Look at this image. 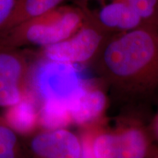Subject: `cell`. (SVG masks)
I'll use <instances>...</instances> for the list:
<instances>
[{
	"mask_svg": "<svg viewBox=\"0 0 158 158\" xmlns=\"http://www.w3.org/2000/svg\"><path fill=\"white\" fill-rule=\"evenodd\" d=\"M65 0H18L13 15L5 29L37 17L62 5ZM1 33V32H0Z\"/></svg>",
	"mask_w": 158,
	"mask_h": 158,
	"instance_id": "cell-10",
	"label": "cell"
},
{
	"mask_svg": "<svg viewBox=\"0 0 158 158\" xmlns=\"http://www.w3.org/2000/svg\"><path fill=\"white\" fill-rule=\"evenodd\" d=\"M0 158H23L22 136L0 116Z\"/></svg>",
	"mask_w": 158,
	"mask_h": 158,
	"instance_id": "cell-11",
	"label": "cell"
},
{
	"mask_svg": "<svg viewBox=\"0 0 158 158\" xmlns=\"http://www.w3.org/2000/svg\"><path fill=\"white\" fill-rule=\"evenodd\" d=\"M81 158H116V141L108 116L78 127Z\"/></svg>",
	"mask_w": 158,
	"mask_h": 158,
	"instance_id": "cell-9",
	"label": "cell"
},
{
	"mask_svg": "<svg viewBox=\"0 0 158 158\" xmlns=\"http://www.w3.org/2000/svg\"><path fill=\"white\" fill-rule=\"evenodd\" d=\"M111 35L85 18L81 27L64 40L40 48V58L61 64H90Z\"/></svg>",
	"mask_w": 158,
	"mask_h": 158,
	"instance_id": "cell-4",
	"label": "cell"
},
{
	"mask_svg": "<svg viewBox=\"0 0 158 158\" xmlns=\"http://www.w3.org/2000/svg\"><path fill=\"white\" fill-rule=\"evenodd\" d=\"M32 59L22 48L0 44V109L19 106L27 98Z\"/></svg>",
	"mask_w": 158,
	"mask_h": 158,
	"instance_id": "cell-5",
	"label": "cell"
},
{
	"mask_svg": "<svg viewBox=\"0 0 158 158\" xmlns=\"http://www.w3.org/2000/svg\"><path fill=\"white\" fill-rule=\"evenodd\" d=\"M151 125L155 137L156 139L158 140V110L157 113L155 114V116L152 117Z\"/></svg>",
	"mask_w": 158,
	"mask_h": 158,
	"instance_id": "cell-14",
	"label": "cell"
},
{
	"mask_svg": "<svg viewBox=\"0 0 158 158\" xmlns=\"http://www.w3.org/2000/svg\"><path fill=\"white\" fill-rule=\"evenodd\" d=\"M90 64L119 109L149 110L158 102V27L111 35Z\"/></svg>",
	"mask_w": 158,
	"mask_h": 158,
	"instance_id": "cell-1",
	"label": "cell"
},
{
	"mask_svg": "<svg viewBox=\"0 0 158 158\" xmlns=\"http://www.w3.org/2000/svg\"><path fill=\"white\" fill-rule=\"evenodd\" d=\"M23 158H81L77 133L67 127L41 128L22 136Z\"/></svg>",
	"mask_w": 158,
	"mask_h": 158,
	"instance_id": "cell-6",
	"label": "cell"
},
{
	"mask_svg": "<svg viewBox=\"0 0 158 158\" xmlns=\"http://www.w3.org/2000/svg\"><path fill=\"white\" fill-rule=\"evenodd\" d=\"M151 158H158V152L157 153H155Z\"/></svg>",
	"mask_w": 158,
	"mask_h": 158,
	"instance_id": "cell-15",
	"label": "cell"
},
{
	"mask_svg": "<svg viewBox=\"0 0 158 158\" xmlns=\"http://www.w3.org/2000/svg\"><path fill=\"white\" fill-rule=\"evenodd\" d=\"M144 25L158 27V0H125Z\"/></svg>",
	"mask_w": 158,
	"mask_h": 158,
	"instance_id": "cell-12",
	"label": "cell"
},
{
	"mask_svg": "<svg viewBox=\"0 0 158 158\" xmlns=\"http://www.w3.org/2000/svg\"><path fill=\"white\" fill-rule=\"evenodd\" d=\"M18 0H0V32L8 23Z\"/></svg>",
	"mask_w": 158,
	"mask_h": 158,
	"instance_id": "cell-13",
	"label": "cell"
},
{
	"mask_svg": "<svg viewBox=\"0 0 158 158\" xmlns=\"http://www.w3.org/2000/svg\"><path fill=\"white\" fill-rule=\"evenodd\" d=\"M78 6L61 5L0 33V44L16 48L54 45L73 35L84 22Z\"/></svg>",
	"mask_w": 158,
	"mask_h": 158,
	"instance_id": "cell-2",
	"label": "cell"
},
{
	"mask_svg": "<svg viewBox=\"0 0 158 158\" xmlns=\"http://www.w3.org/2000/svg\"><path fill=\"white\" fill-rule=\"evenodd\" d=\"M70 102L71 124L81 127L107 116L109 95L98 81L82 85Z\"/></svg>",
	"mask_w": 158,
	"mask_h": 158,
	"instance_id": "cell-8",
	"label": "cell"
},
{
	"mask_svg": "<svg viewBox=\"0 0 158 158\" xmlns=\"http://www.w3.org/2000/svg\"><path fill=\"white\" fill-rule=\"evenodd\" d=\"M149 110L124 108L114 119L116 158H151L158 147L151 125Z\"/></svg>",
	"mask_w": 158,
	"mask_h": 158,
	"instance_id": "cell-3",
	"label": "cell"
},
{
	"mask_svg": "<svg viewBox=\"0 0 158 158\" xmlns=\"http://www.w3.org/2000/svg\"><path fill=\"white\" fill-rule=\"evenodd\" d=\"M85 18L110 35L144 24L125 0H78Z\"/></svg>",
	"mask_w": 158,
	"mask_h": 158,
	"instance_id": "cell-7",
	"label": "cell"
}]
</instances>
